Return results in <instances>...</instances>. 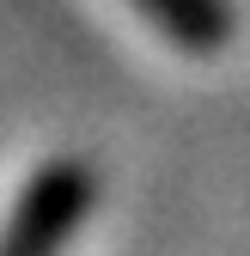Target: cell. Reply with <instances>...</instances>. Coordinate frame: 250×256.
Here are the masks:
<instances>
[{
	"instance_id": "6da1fadb",
	"label": "cell",
	"mask_w": 250,
	"mask_h": 256,
	"mask_svg": "<svg viewBox=\"0 0 250 256\" xmlns=\"http://www.w3.org/2000/svg\"><path fill=\"white\" fill-rule=\"evenodd\" d=\"M134 6L183 49H220L226 30H232L226 0H134Z\"/></svg>"
}]
</instances>
